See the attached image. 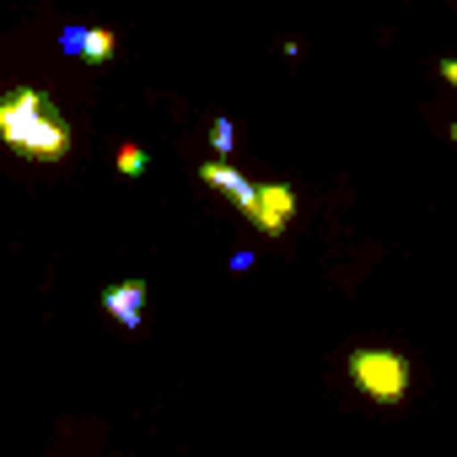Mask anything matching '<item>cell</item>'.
Masks as SVG:
<instances>
[{
  "label": "cell",
  "mask_w": 457,
  "mask_h": 457,
  "mask_svg": "<svg viewBox=\"0 0 457 457\" xmlns=\"http://www.w3.org/2000/svg\"><path fill=\"white\" fill-rule=\"evenodd\" d=\"M441 81H446V87H457V60H452V54L441 60Z\"/></svg>",
  "instance_id": "9c48e42d"
},
{
  "label": "cell",
  "mask_w": 457,
  "mask_h": 457,
  "mask_svg": "<svg viewBox=\"0 0 457 457\" xmlns=\"http://www.w3.org/2000/svg\"><path fill=\"white\" fill-rule=\"evenodd\" d=\"M291 215H296V188H291V183H253V204H248V220L259 226L264 237H286Z\"/></svg>",
  "instance_id": "3957f363"
},
{
  "label": "cell",
  "mask_w": 457,
  "mask_h": 457,
  "mask_svg": "<svg viewBox=\"0 0 457 457\" xmlns=\"http://www.w3.org/2000/svg\"><path fill=\"white\" fill-rule=\"evenodd\" d=\"M0 140L28 162H65L71 156V124L60 119L54 97L38 87H17L0 97Z\"/></svg>",
  "instance_id": "6da1fadb"
},
{
  "label": "cell",
  "mask_w": 457,
  "mask_h": 457,
  "mask_svg": "<svg viewBox=\"0 0 457 457\" xmlns=\"http://www.w3.org/2000/svg\"><path fill=\"white\" fill-rule=\"evenodd\" d=\"M232 145H237L232 119H215V124H210V151H215V156H232Z\"/></svg>",
  "instance_id": "52a82bcc"
},
{
  "label": "cell",
  "mask_w": 457,
  "mask_h": 457,
  "mask_svg": "<svg viewBox=\"0 0 457 457\" xmlns=\"http://www.w3.org/2000/svg\"><path fill=\"white\" fill-rule=\"evenodd\" d=\"M199 178H204V188H215V194H226V199H232L243 215H248V204H253V183L232 167V162H226V156H215V162H204L199 167Z\"/></svg>",
  "instance_id": "5b68a950"
},
{
  "label": "cell",
  "mask_w": 457,
  "mask_h": 457,
  "mask_svg": "<svg viewBox=\"0 0 457 457\" xmlns=\"http://www.w3.org/2000/svg\"><path fill=\"white\" fill-rule=\"evenodd\" d=\"M145 162H151V156H145L140 145H119V156H113V167H119L124 178H140V172H145Z\"/></svg>",
  "instance_id": "ba28073f"
},
{
  "label": "cell",
  "mask_w": 457,
  "mask_h": 457,
  "mask_svg": "<svg viewBox=\"0 0 457 457\" xmlns=\"http://www.w3.org/2000/svg\"><path fill=\"white\" fill-rule=\"evenodd\" d=\"M60 49L65 54H87V60H113V49H119V38L108 33V28H65L60 33Z\"/></svg>",
  "instance_id": "8992f818"
},
{
  "label": "cell",
  "mask_w": 457,
  "mask_h": 457,
  "mask_svg": "<svg viewBox=\"0 0 457 457\" xmlns=\"http://www.w3.org/2000/svg\"><path fill=\"white\" fill-rule=\"evenodd\" d=\"M103 312L119 323V328H140L145 318V280H119L103 291Z\"/></svg>",
  "instance_id": "277c9868"
},
{
  "label": "cell",
  "mask_w": 457,
  "mask_h": 457,
  "mask_svg": "<svg viewBox=\"0 0 457 457\" xmlns=\"http://www.w3.org/2000/svg\"><path fill=\"white\" fill-rule=\"evenodd\" d=\"M345 366H350V382H355L377 409H398V403L409 398L414 366H409L403 350H355Z\"/></svg>",
  "instance_id": "7a4b0ae2"
}]
</instances>
